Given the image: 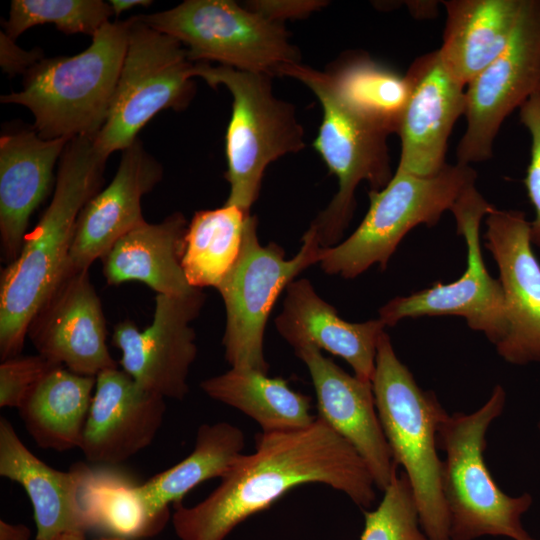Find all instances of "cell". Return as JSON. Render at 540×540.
Returning a JSON list of instances; mask_svg holds the SVG:
<instances>
[{"instance_id":"cell-1","label":"cell","mask_w":540,"mask_h":540,"mask_svg":"<svg viewBox=\"0 0 540 540\" xmlns=\"http://www.w3.org/2000/svg\"><path fill=\"white\" fill-rule=\"evenodd\" d=\"M201 502L174 505L172 524L180 540H224L248 517L296 487L319 483L370 508L375 483L356 450L319 417L308 427L261 432L251 454H242Z\"/></svg>"},{"instance_id":"cell-2","label":"cell","mask_w":540,"mask_h":540,"mask_svg":"<svg viewBox=\"0 0 540 540\" xmlns=\"http://www.w3.org/2000/svg\"><path fill=\"white\" fill-rule=\"evenodd\" d=\"M94 137L68 141L50 204L26 234L17 258L2 270L1 360L20 355L32 318L65 270L79 214L103 183L108 158L97 151Z\"/></svg>"},{"instance_id":"cell-3","label":"cell","mask_w":540,"mask_h":540,"mask_svg":"<svg viewBox=\"0 0 540 540\" xmlns=\"http://www.w3.org/2000/svg\"><path fill=\"white\" fill-rule=\"evenodd\" d=\"M129 28V19L109 21L81 53L42 59L24 74L22 90L2 95L1 102L27 107L43 139L96 136L116 89Z\"/></svg>"},{"instance_id":"cell-4","label":"cell","mask_w":540,"mask_h":540,"mask_svg":"<svg viewBox=\"0 0 540 540\" xmlns=\"http://www.w3.org/2000/svg\"><path fill=\"white\" fill-rule=\"evenodd\" d=\"M371 385L394 462L411 484L423 532L428 540H450L437 453V433L448 413L433 391L417 384L385 331L378 341Z\"/></svg>"},{"instance_id":"cell-5","label":"cell","mask_w":540,"mask_h":540,"mask_svg":"<svg viewBox=\"0 0 540 540\" xmlns=\"http://www.w3.org/2000/svg\"><path fill=\"white\" fill-rule=\"evenodd\" d=\"M506 403V392L496 385L475 412L447 415L437 433L442 460L441 488L449 518L450 540L503 536L535 540L521 519L532 505L529 493L512 497L492 477L485 459L486 434Z\"/></svg>"},{"instance_id":"cell-6","label":"cell","mask_w":540,"mask_h":540,"mask_svg":"<svg viewBox=\"0 0 540 540\" xmlns=\"http://www.w3.org/2000/svg\"><path fill=\"white\" fill-rule=\"evenodd\" d=\"M476 178L471 165L458 162L429 177L397 168L384 188L369 191V209L356 230L340 244L322 248L321 268L346 279L374 264L385 270L404 236L420 224H437Z\"/></svg>"},{"instance_id":"cell-7","label":"cell","mask_w":540,"mask_h":540,"mask_svg":"<svg viewBox=\"0 0 540 540\" xmlns=\"http://www.w3.org/2000/svg\"><path fill=\"white\" fill-rule=\"evenodd\" d=\"M191 74L212 87L225 86L232 95L226 133V179L230 191L225 204L250 213L267 166L305 146L295 109L275 97L269 75L208 63H194Z\"/></svg>"},{"instance_id":"cell-8","label":"cell","mask_w":540,"mask_h":540,"mask_svg":"<svg viewBox=\"0 0 540 540\" xmlns=\"http://www.w3.org/2000/svg\"><path fill=\"white\" fill-rule=\"evenodd\" d=\"M279 76L304 83L322 107V122L313 145L329 171L338 178L339 188L308 229L322 247H333L352 219L357 186L367 181L371 190H380L393 176L386 142L388 135L358 117L340 100L326 72L299 62L284 66Z\"/></svg>"},{"instance_id":"cell-9","label":"cell","mask_w":540,"mask_h":540,"mask_svg":"<svg viewBox=\"0 0 540 540\" xmlns=\"http://www.w3.org/2000/svg\"><path fill=\"white\" fill-rule=\"evenodd\" d=\"M137 16L178 40L192 63L216 61L273 77L282 67L300 62L283 23L232 0H186L169 10Z\"/></svg>"},{"instance_id":"cell-10","label":"cell","mask_w":540,"mask_h":540,"mask_svg":"<svg viewBox=\"0 0 540 540\" xmlns=\"http://www.w3.org/2000/svg\"><path fill=\"white\" fill-rule=\"evenodd\" d=\"M322 248L308 229L298 253L286 259L278 244L259 243L256 217L249 216L240 254L216 288L226 310L222 344L231 367L268 373L263 341L273 305L296 276L320 261Z\"/></svg>"},{"instance_id":"cell-11","label":"cell","mask_w":540,"mask_h":540,"mask_svg":"<svg viewBox=\"0 0 540 540\" xmlns=\"http://www.w3.org/2000/svg\"><path fill=\"white\" fill-rule=\"evenodd\" d=\"M129 38L106 121L94 137L108 158L137 140L139 131L165 109L182 110L195 94L186 48L138 16L129 18Z\"/></svg>"},{"instance_id":"cell-12","label":"cell","mask_w":540,"mask_h":540,"mask_svg":"<svg viewBox=\"0 0 540 540\" xmlns=\"http://www.w3.org/2000/svg\"><path fill=\"white\" fill-rule=\"evenodd\" d=\"M494 208L475 185L460 195L450 211L457 234L463 236L467 247L464 273L453 282H439L388 301L379 309L385 327L405 318L455 315L465 318L471 329L482 332L494 346L504 339L508 320L503 290L499 279L493 278L485 266L479 234L482 218Z\"/></svg>"},{"instance_id":"cell-13","label":"cell","mask_w":540,"mask_h":540,"mask_svg":"<svg viewBox=\"0 0 540 540\" xmlns=\"http://www.w3.org/2000/svg\"><path fill=\"white\" fill-rule=\"evenodd\" d=\"M540 87V0H523L503 52L466 86V129L457 162L470 165L493 156L499 129Z\"/></svg>"},{"instance_id":"cell-14","label":"cell","mask_w":540,"mask_h":540,"mask_svg":"<svg viewBox=\"0 0 540 540\" xmlns=\"http://www.w3.org/2000/svg\"><path fill=\"white\" fill-rule=\"evenodd\" d=\"M204 303L202 289L184 296L156 294L153 320L144 330L129 319L117 323L112 343L121 351L123 371L165 399H184L189 392V370L197 356L191 322Z\"/></svg>"},{"instance_id":"cell-15","label":"cell","mask_w":540,"mask_h":540,"mask_svg":"<svg viewBox=\"0 0 540 540\" xmlns=\"http://www.w3.org/2000/svg\"><path fill=\"white\" fill-rule=\"evenodd\" d=\"M27 337L38 354L76 374L96 377L117 368L106 342L101 300L88 271L65 267L32 318Z\"/></svg>"},{"instance_id":"cell-16","label":"cell","mask_w":540,"mask_h":540,"mask_svg":"<svg viewBox=\"0 0 540 540\" xmlns=\"http://www.w3.org/2000/svg\"><path fill=\"white\" fill-rule=\"evenodd\" d=\"M485 246L499 270L508 331L495 346L513 365L540 362V263L532 249L530 221L518 210L486 215Z\"/></svg>"},{"instance_id":"cell-17","label":"cell","mask_w":540,"mask_h":540,"mask_svg":"<svg viewBox=\"0 0 540 540\" xmlns=\"http://www.w3.org/2000/svg\"><path fill=\"white\" fill-rule=\"evenodd\" d=\"M405 77L410 93L397 132L401 140L397 168L433 176L446 165L449 136L465 113L466 89L447 70L438 50L416 58Z\"/></svg>"},{"instance_id":"cell-18","label":"cell","mask_w":540,"mask_h":540,"mask_svg":"<svg viewBox=\"0 0 540 540\" xmlns=\"http://www.w3.org/2000/svg\"><path fill=\"white\" fill-rule=\"evenodd\" d=\"M295 354L311 376L317 417L356 450L376 488L384 491L397 474L398 466L378 417L371 382L348 374L313 345L303 346Z\"/></svg>"},{"instance_id":"cell-19","label":"cell","mask_w":540,"mask_h":540,"mask_svg":"<svg viewBox=\"0 0 540 540\" xmlns=\"http://www.w3.org/2000/svg\"><path fill=\"white\" fill-rule=\"evenodd\" d=\"M165 412L164 397L123 370L106 369L96 376L79 448L94 465L117 466L152 443Z\"/></svg>"},{"instance_id":"cell-20","label":"cell","mask_w":540,"mask_h":540,"mask_svg":"<svg viewBox=\"0 0 540 540\" xmlns=\"http://www.w3.org/2000/svg\"><path fill=\"white\" fill-rule=\"evenodd\" d=\"M162 166L136 140L122 151L110 184L79 214L67 267L88 271L123 235L143 224L142 197L161 180Z\"/></svg>"},{"instance_id":"cell-21","label":"cell","mask_w":540,"mask_h":540,"mask_svg":"<svg viewBox=\"0 0 540 540\" xmlns=\"http://www.w3.org/2000/svg\"><path fill=\"white\" fill-rule=\"evenodd\" d=\"M275 326L294 351L313 345L341 357L356 377L371 382L378 341L385 328L379 318L347 322L315 292L309 280L298 279L286 288L283 309L275 319Z\"/></svg>"},{"instance_id":"cell-22","label":"cell","mask_w":540,"mask_h":540,"mask_svg":"<svg viewBox=\"0 0 540 540\" xmlns=\"http://www.w3.org/2000/svg\"><path fill=\"white\" fill-rule=\"evenodd\" d=\"M68 141L43 139L28 130L0 138V240L9 263L22 248L30 217L46 197Z\"/></svg>"},{"instance_id":"cell-23","label":"cell","mask_w":540,"mask_h":540,"mask_svg":"<svg viewBox=\"0 0 540 540\" xmlns=\"http://www.w3.org/2000/svg\"><path fill=\"white\" fill-rule=\"evenodd\" d=\"M0 475L20 484L34 512L36 539L48 540L61 533L86 532L79 503L80 468L56 470L36 457L18 437L13 425L0 418Z\"/></svg>"},{"instance_id":"cell-24","label":"cell","mask_w":540,"mask_h":540,"mask_svg":"<svg viewBox=\"0 0 540 540\" xmlns=\"http://www.w3.org/2000/svg\"><path fill=\"white\" fill-rule=\"evenodd\" d=\"M187 228L184 215L175 212L123 235L101 258L106 283L139 281L168 296L194 292L197 288L189 285L181 264Z\"/></svg>"},{"instance_id":"cell-25","label":"cell","mask_w":540,"mask_h":540,"mask_svg":"<svg viewBox=\"0 0 540 540\" xmlns=\"http://www.w3.org/2000/svg\"><path fill=\"white\" fill-rule=\"evenodd\" d=\"M523 0H449L438 49L447 70L465 87L506 48Z\"/></svg>"},{"instance_id":"cell-26","label":"cell","mask_w":540,"mask_h":540,"mask_svg":"<svg viewBox=\"0 0 540 540\" xmlns=\"http://www.w3.org/2000/svg\"><path fill=\"white\" fill-rule=\"evenodd\" d=\"M96 377L52 368L18 408L25 428L42 449L79 448L91 406Z\"/></svg>"},{"instance_id":"cell-27","label":"cell","mask_w":540,"mask_h":540,"mask_svg":"<svg viewBox=\"0 0 540 540\" xmlns=\"http://www.w3.org/2000/svg\"><path fill=\"white\" fill-rule=\"evenodd\" d=\"M244 447L245 436L237 426L228 422L202 424L193 451L186 458L138 485L150 515L167 521L170 504L182 502L202 482L222 478L243 454Z\"/></svg>"},{"instance_id":"cell-28","label":"cell","mask_w":540,"mask_h":540,"mask_svg":"<svg viewBox=\"0 0 540 540\" xmlns=\"http://www.w3.org/2000/svg\"><path fill=\"white\" fill-rule=\"evenodd\" d=\"M253 369L233 368L200 383L209 397L252 418L262 432L296 430L310 426L311 398L290 388L288 381Z\"/></svg>"},{"instance_id":"cell-29","label":"cell","mask_w":540,"mask_h":540,"mask_svg":"<svg viewBox=\"0 0 540 540\" xmlns=\"http://www.w3.org/2000/svg\"><path fill=\"white\" fill-rule=\"evenodd\" d=\"M79 463V503L88 530L127 539L157 534L166 521L148 512L138 483L116 466Z\"/></svg>"},{"instance_id":"cell-30","label":"cell","mask_w":540,"mask_h":540,"mask_svg":"<svg viewBox=\"0 0 540 540\" xmlns=\"http://www.w3.org/2000/svg\"><path fill=\"white\" fill-rule=\"evenodd\" d=\"M326 73L337 96L358 117L387 135L398 132L410 93L405 75L365 52L344 54Z\"/></svg>"},{"instance_id":"cell-31","label":"cell","mask_w":540,"mask_h":540,"mask_svg":"<svg viewBox=\"0 0 540 540\" xmlns=\"http://www.w3.org/2000/svg\"><path fill=\"white\" fill-rule=\"evenodd\" d=\"M250 215L226 204L195 212L188 223L181 260L190 286L218 287L240 254Z\"/></svg>"},{"instance_id":"cell-32","label":"cell","mask_w":540,"mask_h":540,"mask_svg":"<svg viewBox=\"0 0 540 540\" xmlns=\"http://www.w3.org/2000/svg\"><path fill=\"white\" fill-rule=\"evenodd\" d=\"M113 14L110 3L102 0H13L3 26L13 40L42 24H53L65 34L93 37Z\"/></svg>"},{"instance_id":"cell-33","label":"cell","mask_w":540,"mask_h":540,"mask_svg":"<svg viewBox=\"0 0 540 540\" xmlns=\"http://www.w3.org/2000/svg\"><path fill=\"white\" fill-rule=\"evenodd\" d=\"M379 505L365 511V525L360 540H428L423 532L406 474L397 472Z\"/></svg>"},{"instance_id":"cell-34","label":"cell","mask_w":540,"mask_h":540,"mask_svg":"<svg viewBox=\"0 0 540 540\" xmlns=\"http://www.w3.org/2000/svg\"><path fill=\"white\" fill-rule=\"evenodd\" d=\"M57 364L40 354L15 356L0 364V407L19 408L30 391Z\"/></svg>"},{"instance_id":"cell-35","label":"cell","mask_w":540,"mask_h":540,"mask_svg":"<svg viewBox=\"0 0 540 540\" xmlns=\"http://www.w3.org/2000/svg\"><path fill=\"white\" fill-rule=\"evenodd\" d=\"M519 119L531 136L530 161L524 184L534 208L530 238L532 245L540 248V87L519 108Z\"/></svg>"},{"instance_id":"cell-36","label":"cell","mask_w":540,"mask_h":540,"mask_svg":"<svg viewBox=\"0 0 540 540\" xmlns=\"http://www.w3.org/2000/svg\"><path fill=\"white\" fill-rule=\"evenodd\" d=\"M325 5L324 1H250L245 5L247 8L263 15L264 17L283 23L289 18H303Z\"/></svg>"},{"instance_id":"cell-37","label":"cell","mask_w":540,"mask_h":540,"mask_svg":"<svg viewBox=\"0 0 540 540\" xmlns=\"http://www.w3.org/2000/svg\"><path fill=\"white\" fill-rule=\"evenodd\" d=\"M42 60V51L33 49L26 51L17 46L5 32L0 33V64L3 71L11 76L26 73Z\"/></svg>"},{"instance_id":"cell-38","label":"cell","mask_w":540,"mask_h":540,"mask_svg":"<svg viewBox=\"0 0 540 540\" xmlns=\"http://www.w3.org/2000/svg\"><path fill=\"white\" fill-rule=\"evenodd\" d=\"M31 531L23 524H10L0 520V540H30Z\"/></svg>"},{"instance_id":"cell-39","label":"cell","mask_w":540,"mask_h":540,"mask_svg":"<svg viewBox=\"0 0 540 540\" xmlns=\"http://www.w3.org/2000/svg\"><path fill=\"white\" fill-rule=\"evenodd\" d=\"M438 1H407L406 6L415 18H432L437 14Z\"/></svg>"},{"instance_id":"cell-40","label":"cell","mask_w":540,"mask_h":540,"mask_svg":"<svg viewBox=\"0 0 540 540\" xmlns=\"http://www.w3.org/2000/svg\"><path fill=\"white\" fill-rule=\"evenodd\" d=\"M109 3L112 7L113 13L115 15H119L122 12L129 10L133 7L148 6L152 2L147 1V0H112V1H109Z\"/></svg>"},{"instance_id":"cell-41","label":"cell","mask_w":540,"mask_h":540,"mask_svg":"<svg viewBox=\"0 0 540 540\" xmlns=\"http://www.w3.org/2000/svg\"><path fill=\"white\" fill-rule=\"evenodd\" d=\"M48 540H86V538H85V532L72 531V532L61 533Z\"/></svg>"},{"instance_id":"cell-42","label":"cell","mask_w":540,"mask_h":540,"mask_svg":"<svg viewBox=\"0 0 540 540\" xmlns=\"http://www.w3.org/2000/svg\"><path fill=\"white\" fill-rule=\"evenodd\" d=\"M94 540H134V539H127V538H122V537H117V536L104 535Z\"/></svg>"},{"instance_id":"cell-43","label":"cell","mask_w":540,"mask_h":540,"mask_svg":"<svg viewBox=\"0 0 540 540\" xmlns=\"http://www.w3.org/2000/svg\"><path fill=\"white\" fill-rule=\"evenodd\" d=\"M538 429H539V431H540V420H539V422H538Z\"/></svg>"}]
</instances>
